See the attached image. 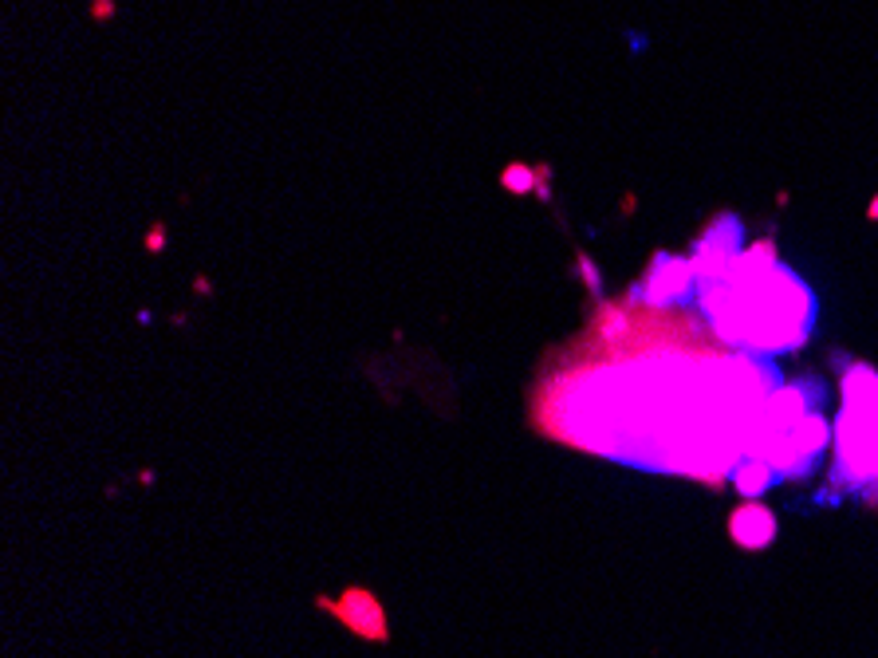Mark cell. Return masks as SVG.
<instances>
[{"instance_id":"cell-1","label":"cell","mask_w":878,"mask_h":658,"mask_svg":"<svg viewBox=\"0 0 878 658\" xmlns=\"http://www.w3.org/2000/svg\"><path fill=\"white\" fill-rule=\"evenodd\" d=\"M776 375L686 308H607L536 387V422L571 446L717 481L764 446Z\"/></svg>"},{"instance_id":"cell-2","label":"cell","mask_w":878,"mask_h":658,"mask_svg":"<svg viewBox=\"0 0 878 658\" xmlns=\"http://www.w3.org/2000/svg\"><path fill=\"white\" fill-rule=\"evenodd\" d=\"M701 300L729 343H745L753 351H788L804 343L812 324L808 288L768 257V249H749L741 257L721 253L713 264H701Z\"/></svg>"}]
</instances>
